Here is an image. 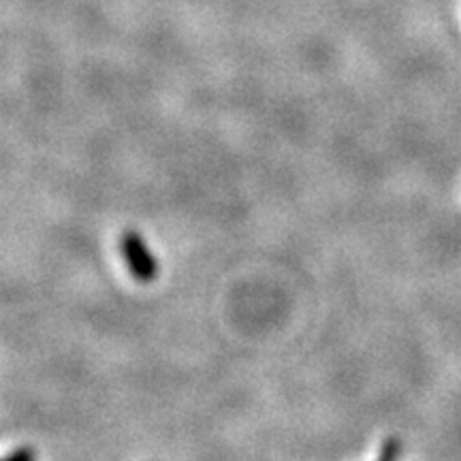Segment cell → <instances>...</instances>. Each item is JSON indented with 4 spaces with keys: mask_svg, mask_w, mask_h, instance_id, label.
<instances>
[{
    "mask_svg": "<svg viewBox=\"0 0 461 461\" xmlns=\"http://www.w3.org/2000/svg\"><path fill=\"white\" fill-rule=\"evenodd\" d=\"M402 455V442L400 438H387L383 445V451H380L378 461H397Z\"/></svg>",
    "mask_w": 461,
    "mask_h": 461,
    "instance_id": "obj_2",
    "label": "cell"
},
{
    "mask_svg": "<svg viewBox=\"0 0 461 461\" xmlns=\"http://www.w3.org/2000/svg\"><path fill=\"white\" fill-rule=\"evenodd\" d=\"M120 248H122L124 261L129 265L131 276L137 282L148 285V282H154L158 278V261L157 257L149 252L141 233H137V230H126L122 240H120Z\"/></svg>",
    "mask_w": 461,
    "mask_h": 461,
    "instance_id": "obj_1",
    "label": "cell"
},
{
    "mask_svg": "<svg viewBox=\"0 0 461 461\" xmlns=\"http://www.w3.org/2000/svg\"><path fill=\"white\" fill-rule=\"evenodd\" d=\"M5 461H37V453H34L32 447H20Z\"/></svg>",
    "mask_w": 461,
    "mask_h": 461,
    "instance_id": "obj_3",
    "label": "cell"
}]
</instances>
